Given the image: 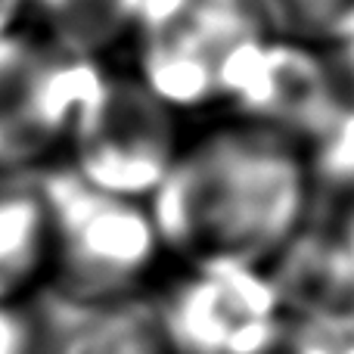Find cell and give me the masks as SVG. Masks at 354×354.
Returning <instances> with one entry per match:
<instances>
[{
	"label": "cell",
	"mask_w": 354,
	"mask_h": 354,
	"mask_svg": "<svg viewBox=\"0 0 354 354\" xmlns=\"http://www.w3.org/2000/svg\"><path fill=\"white\" fill-rule=\"evenodd\" d=\"M149 208L174 268L264 270L311 212L305 147L224 112L199 118Z\"/></svg>",
	"instance_id": "cell-1"
},
{
	"label": "cell",
	"mask_w": 354,
	"mask_h": 354,
	"mask_svg": "<svg viewBox=\"0 0 354 354\" xmlns=\"http://www.w3.org/2000/svg\"><path fill=\"white\" fill-rule=\"evenodd\" d=\"M50 199V268L41 301L59 317L137 301L171 270L153 208L93 189L62 165L44 171Z\"/></svg>",
	"instance_id": "cell-2"
},
{
	"label": "cell",
	"mask_w": 354,
	"mask_h": 354,
	"mask_svg": "<svg viewBox=\"0 0 354 354\" xmlns=\"http://www.w3.org/2000/svg\"><path fill=\"white\" fill-rule=\"evenodd\" d=\"M189 128L193 118L162 100L124 59L106 62L75 115L59 165L93 189L149 202Z\"/></svg>",
	"instance_id": "cell-3"
},
{
	"label": "cell",
	"mask_w": 354,
	"mask_h": 354,
	"mask_svg": "<svg viewBox=\"0 0 354 354\" xmlns=\"http://www.w3.org/2000/svg\"><path fill=\"white\" fill-rule=\"evenodd\" d=\"M264 31L255 0H143L124 62L199 122L218 112L230 59Z\"/></svg>",
	"instance_id": "cell-4"
},
{
	"label": "cell",
	"mask_w": 354,
	"mask_h": 354,
	"mask_svg": "<svg viewBox=\"0 0 354 354\" xmlns=\"http://www.w3.org/2000/svg\"><path fill=\"white\" fill-rule=\"evenodd\" d=\"M103 66L28 25L0 37V171L59 165L75 115Z\"/></svg>",
	"instance_id": "cell-5"
},
{
	"label": "cell",
	"mask_w": 354,
	"mask_h": 354,
	"mask_svg": "<svg viewBox=\"0 0 354 354\" xmlns=\"http://www.w3.org/2000/svg\"><path fill=\"white\" fill-rule=\"evenodd\" d=\"M153 305L174 354H264L283 320L268 274L245 268L171 264Z\"/></svg>",
	"instance_id": "cell-6"
},
{
	"label": "cell",
	"mask_w": 354,
	"mask_h": 354,
	"mask_svg": "<svg viewBox=\"0 0 354 354\" xmlns=\"http://www.w3.org/2000/svg\"><path fill=\"white\" fill-rule=\"evenodd\" d=\"M218 112L308 147L342 112V100L324 50L264 31L230 59Z\"/></svg>",
	"instance_id": "cell-7"
},
{
	"label": "cell",
	"mask_w": 354,
	"mask_h": 354,
	"mask_svg": "<svg viewBox=\"0 0 354 354\" xmlns=\"http://www.w3.org/2000/svg\"><path fill=\"white\" fill-rule=\"evenodd\" d=\"M283 311L354 324V205H317L264 268Z\"/></svg>",
	"instance_id": "cell-8"
},
{
	"label": "cell",
	"mask_w": 354,
	"mask_h": 354,
	"mask_svg": "<svg viewBox=\"0 0 354 354\" xmlns=\"http://www.w3.org/2000/svg\"><path fill=\"white\" fill-rule=\"evenodd\" d=\"M50 268L44 171H0V305L41 299Z\"/></svg>",
	"instance_id": "cell-9"
},
{
	"label": "cell",
	"mask_w": 354,
	"mask_h": 354,
	"mask_svg": "<svg viewBox=\"0 0 354 354\" xmlns=\"http://www.w3.org/2000/svg\"><path fill=\"white\" fill-rule=\"evenodd\" d=\"M143 0H28L25 25L93 62H118L134 41Z\"/></svg>",
	"instance_id": "cell-10"
},
{
	"label": "cell",
	"mask_w": 354,
	"mask_h": 354,
	"mask_svg": "<svg viewBox=\"0 0 354 354\" xmlns=\"http://www.w3.org/2000/svg\"><path fill=\"white\" fill-rule=\"evenodd\" d=\"M50 354H174L153 295L97 311L72 314L59 324Z\"/></svg>",
	"instance_id": "cell-11"
},
{
	"label": "cell",
	"mask_w": 354,
	"mask_h": 354,
	"mask_svg": "<svg viewBox=\"0 0 354 354\" xmlns=\"http://www.w3.org/2000/svg\"><path fill=\"white\" fill-rule=\"evenodd\" d=\"M264 28L308 47H333L354 31V0H255Z\"/></svg>",
	"instance_id": "cell-12"
},
{
	"label": "cell",
	"mask_w": 354,
	"mask_h": 354,
	"mask_svg": "<svg viewBox=\"0 0 354 354\" xmlns=\"http://www.w3.org/2000/svg\"><path fill=\"white\" fill-rule=\"evenodd\" d=\"M311 202L354 205V106H345L305 147Z\"/></svg>",
	"instance_id": "cell-13"
},
{
	"label": "cell",
	"mask_w": 354,
	"mask_h": 354,
	"mask_svg": "<svg viewBox=\"0 0 354 354\" xmlns=\"http://www.w3.org/2000/svg\"><path fill=\"white\" fill-rule=\"evenodd\" d=\"M56 314L41 299L0 305V354H50Z\"/></svg>",
	"instance_id": "cell-14"
},
{
	"label": "cell",
	"mask_w": 354,
	"mask_h": 354,
	"mask_svg": "<svg viewBox=\"0 0 354 354\" xmlns=\"http://www.w3.org/2000/svg\"><path fill=\"white\" fill-rule=\"evenodd\" d=\"M324 53H326V62H330L342 109L354 106V31L348 37H342L339 44H333V47H324Z\"/></svg>",
	"instance_id": "cell-15"
},
{
	"label": "cell",
	"mask_w": 354,
	"mask_h": 354,
	"mask_svg": "<svg viewBox=\"0 0 354 354\" xmlns=\"http://www.w3.org/2000/svg\"><path fill=\"white\" fill-rule=\"evenodd\" d=\"M25 6H28V0H0V37H6L16 28H22Z\"/></svg>",
	"instance_id": "cell-16"
},
{
	"label": "cell",
	"mask_w": 354,
	"mask_h": 354,
	"mask_svg": "<svg viewBox=\"0 0 354 354\" xmlns=\"http://www.w3.org/2000/svg\"><path fill=\"white\" fill-rule=\"evenodd\" d=\"M345 354H354V324L345 326Z\"/></svg>",
	"instance_id": "cell-17"
}]
</instances>
